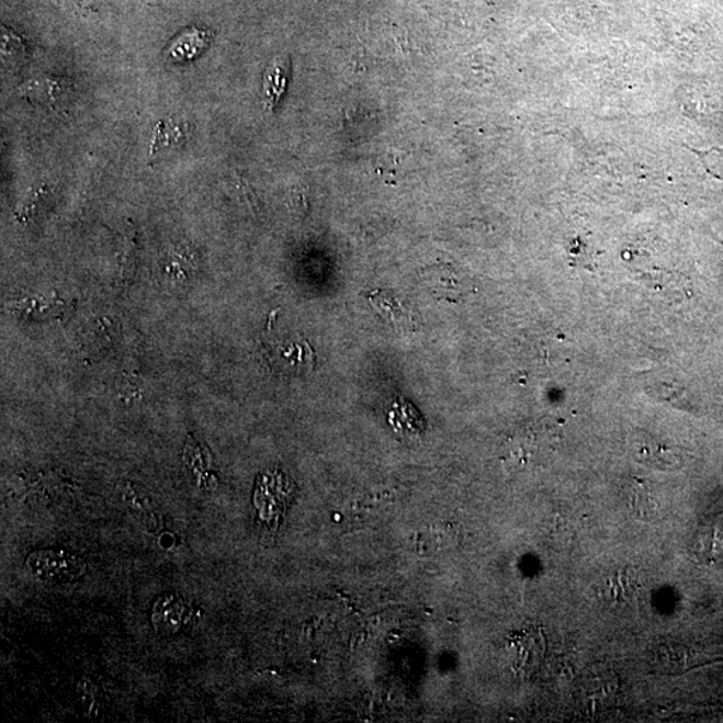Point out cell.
Wrapping results in <instances>:
<instances>
[{
    "label": "cell",
    "mask_w": 723,
    "mask_h": 723,
    "mask_svg": "<svg viewBox=\"0 0 723 723\" xmlns=\"http://www.w3.org/2000/svg\"><path fill=\"white\" fill-rule=\"evenodd\" d=\"M26 567L38 579L48 583H69L87 573L80 556L63 550H39L26 558Z\"/></svg>",
    "instance_id": "cell-1"
},
{
    "label": "cell",
    "mask_w": 723,
    "mask_h": 723,
    "mask_svg": "<svg viewBox=\"0 0 723 723\" xmlns=\"http://www.w3.org/2000/svg\"><path fill=\"white\" fill-rule=\"evenodd\" d=\"M509 653L516 670L524 674L536 671L545 654L543 634L534 630L524 631L510 641Z\"/></svg>",
    "instance_id": "cell-2"
},
{
    "label": "cell",
    "mask_w": 723,
    "mask_h": 723,
    "mask_svg": "<svg viewBox=\"0 0 723 723\" xmlns=\"http://www.w3.org/2000/svg\"><path fill=\"white\" fill-rule=\"evenodd\" d=\"M18 93L30 102L38 103L39 106L50 109V111H60L66 103L68 89L63 82L53 80V78H36L18 88Z\"/></svg>",
    "instance_id": "cell-3"
},
{
    "label": "cell",
    "mask_w": 723,
    "mask_h": 723,
    "mask_svg": "<svg viewBox=\"0 0 723 723\" xmlns=\"http://www.w3.org/2000/svg\"><path fill=\"white\" fill-rule=\"evenodd\" d=\"M370 303L381 314L382 318L391 321V324L398 328V330H411L415 327V319H413L409 309H407L397 297L384 293V291H376L370 295Z\"/></svg>",
    "instance_id": "cell-4"
},
{
    "label": "cell",
    "mask_w": 723,
    "mask_h": 723,
    "mask_svg": "<svg viewBox=\"0 0 723 723\" xmlns=\"http://www.w3.org/2000/svg\"><path fill=\"white\" fill-rule=\"evenodd\" d=\"M630 509L636 519L652 521L659 513V504L643 482H634L630 490Z\"/></svg>",
    "instance_id": "cell-5"
},
{
    "label": "cell",
    "mask_w": 723,
    "mask_h": 723,
    "mask_svg": "<svg viewBox=\"0 0 723 723\" xmlns=\"http://www.w3.org/2000/svg\"><path fill=\"white\" fill-rule=\"evenodd\" d=\"M641 583L633 573H619L611 580L612 597L617 600L621 599L623 603L634 605L636 599L641 597Z\"/></svg>",
    "instance_id": "cell-6"
},
{
    "label": "cell",
    "mask_w": 723,
    "mask_h": 723,
    "mask_svg": "<svg viewBox=\"0 0 723 723\" xmlns=\"http://www.w3.org/2000/svg\"><path fill=\"white\" fill-rule=\"evenodd\" d=\"M287 71L289 68L285 69V60L278 59L273 64V69L267 72L266 91L272 105H275L283 94L285 82H287Z\"/></svg>",
    "instance_id": "cell-7"
},
{
    "label": "cell",
    "mask_w": 723,
    "mask_h": 723,
    "mask_svg": "<svg viewBox=\"0 0 723 723\" xmlns=\"http://www.w3.org/2000/svg\"><path fill=\"white\" fill-rule=\"evenodd\" d=\"M636 454L640 455L643 463H647L653 466L665 467L668 464H673L670 452L660 445H656V443L652 441L637 442Z\"/></svg>",
    "instance_id": "cell-8"
},
{
    "label": "cell",
    "mask_w": 723,
    "mask_h": 723,
    "mask_svg": "<svg viewBox=\"0 0 723 723\" xmlns=\"http://www.w3.org/2000/svg\"><path fill=\"white\" fill-rule=\"evenodd\" d=\"M182 138V132L179 125L169 123H159L154 133V143H151V151H160L170 147L172 144H179Z\"/></svg>",
    "instance_id": "cell-9"
},
{
    "label": "cell",
    "mask_w": 723,
    "mask_h": 723,
    "mask_svg": "<svg viewBox=\"0 0 723 723\" xmlns=\"http://www.w3.org/2000/svg\"><path fill=\"white\" fill-rule=\"evenodd\" d=\"M696 154L700 155L704 168L710 173L723 180V148H713L707 151L696 150Z\"/></svg>",
    "instance_id": "cell-10"
}]
</instances>
